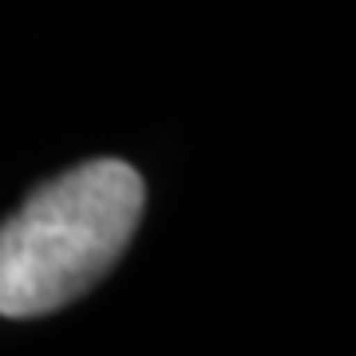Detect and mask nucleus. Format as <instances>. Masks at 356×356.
Wrapping results in <instances>:
<instances>
[{"label":"nucleus","mask_w":356,"mask_h":356,"mask_svg":"<svg viewBox=\"0 0 356 356\" xmlns=\"http://www.w3.org/2000/svg\"><path fill=\"white\" fill-rule=\"evenodd\" d=\"M143 202V175L119 159H91L44 182L0 226V317H44L99 285L127 250Z\"/></svg>","instance_id":"1"}]
</instances>
